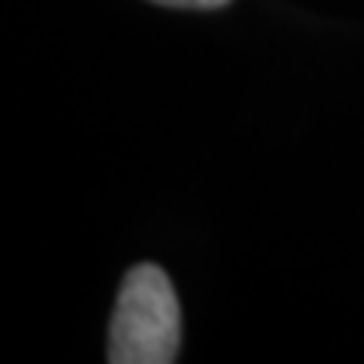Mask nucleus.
Listing matches in <instances>:
<instances>
[{"mask_svg": "<svg viewBox=\"0 0 364 364\" xmlns=\"http://www.w3.org/2000/svg\"><path fill=\"white\" fill-rule=\"evenodd\" d=\"M179 300L169 277L156 263H139L118 287L108 361L112 364H172L179 358Z\"/></svg>", "mask_w": 364, "mask_h": 364, "instance_id": "1", "label": "nucleus"}, {"mask_svg": "<svg viewBox=\"0 0 364 364\" xmlns=\"http://www.w3.org/2000/svg\"><path fill=\"white\" fill-rule=\"evenodd\" d=\"M152 4H166V7H193V11H206V7H223L230 0H152Z\"/></svg>", "mask_w": 364, "mask_h": 364, "instance_id": "2", "label": "nucleus"}]
</instances>
